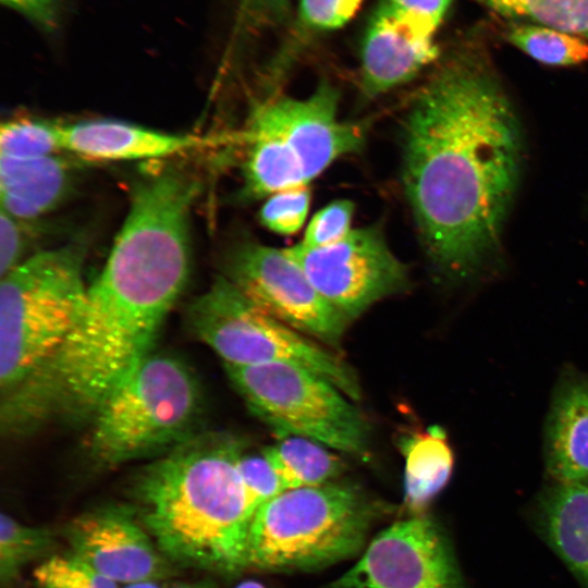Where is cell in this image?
Listing matches in <instances>:
<instances>
[{
  "label": "cell",
  "instance_id": "6da1fadb",
  "mask_svg": "<svg viewBox=\"0 0 588 588\" xmlns=\"http://www.w3.org/2000/svg\"><path fill=\"white\" fill-rule=\"evenodd\" d=\"M523 146L516 111L480 54L448 62L413 100L403 126V186L442 275L469 278L499 253Z\"/></svg>",
  "mask_w": 588,
  "mask_h": 588
},
{
  "label": "cell",
  "instance_id": "7a4b0ae2",
  "mask_svg": "<svg viewBox=\"0 0 588 588\" xmlns=\"http://www.w3.org/2000/svg\"><path fill=\"white\" fill-rule=\"evenodd\" d=\"M246 448L226 432H197L133 479L131 506L171 563L222 575L248 567L255 511L237 467Z\"/></svg>",
  "mask_w": 588,
  "mask_h": 588
},
{
  "label": "cell",
  "instance_id": "3957f363",
  "mask_svg": "<svg viewBox=\"0 0 588 588\" xmlns=\"http://www.w3.org/2000/svg\"><path fill=\"white\" fill-rule=\"evenodd\" d=\"M85 246L38 252L1 277L0 387L11 393L61 348L84 306Z\"/></svg>",
  "mask_w": 588,
  "mask_h": 588
},
{
  "label": "cell",
  "instance_id": "277c9868",
  "mask_svg": "<svg viewBox=\"0 0 588 588\" xmlns=\"http://www.w3.org/2000/svg\"><path fill=\"white\" fill-rule=\"evenodd\" d=\"M381 510L350 482L284 490L254 513L247 566L309 571L352 558L363 549Z\"/></svg>",
  "mask_w": 588,
  "mask_h": 588
},
{
  "label": "cell",
  "instance_id": "5b68a950",
  "mask_svg": "<svg viewBox=\"0 0 588 588\" xmlns=\"http://www.w3.org/2000/svg\"><path fill=\"white\" fill-rule=\"evenodd\" d=\"M200 413L193 370L175 356L150 353L94 413L88 457L106 469L159 456L197 433Z\"/></svg>",
  "mask_w": 588,
  "mask_h": 588
},
{
  "label": "cell",
  "instance_id": "8992f818",
  "mask_svg": "<svg viewBox=\"0 0 588 588\" xmlns=\"http://www.w3.org/2000/svg\"><path fill=\"white\" fill-rule=\"evenodd\" d=\"M185 322L224 365H299L331 381L354 402L360 399L357 376L338 353L272 317L222 274L191 302Z\"/></svg>",
  "mask_w": 588,
  "mask_h": 588
},
{
  "label": "cell",
  "instance_id": "52a82bcc",
  "mask_svg": "<svg viewBox=\"0 0 588 588\" xmlns=\"http://www.w3.org/2000/svg\"><path fill=\"white\" fill-rule=\"evenodd\" d=\"M229 380L250 412L278 437L298 436L366 457L370 427L346 394L299 365H224Z\"/></svg>",
  "mask_w": 588,
  "mask_h": 588
},
{
  "label": "cell",
  "instance_id": "ba28073f",
  "mask_svg": "<svg viewBox=\"0 0 588 588\" xmlns=\"http://www.w3.org/2000/svg\"><path fill=\"white\" fill-rule=\"evenodd\" d=\"M339 93L321 83L304 99L279 97L259 106L244 137L264 142L302 180L309 181L365 143V127L338 117Z\"/></svg>",
  "mask_w": 588,
  "mask_h": 588
},
{
  "label": "cell",
  "instance_id": "9c48e42d",
  "mask_svg": "<svg viewBox=\"0 0 588 588\" xmlns=\"http://www.w3.org/2000/svg\"><path fill=\"white\" fill-rule=\"evenodd\" d=\"M286 250L316 291L348 321L408 283L406 267L375 225L352 229L341 241L324 247L298 243Z\"/></svg>",
  "mask_w": 588,
  "mask_h": 588
},
{
  "label": "cell",
  "instance_id": "30bf717a",
  "mask_svg": "<svg viewBox=\"0 0 588 588\" xmlns=\"http://www.w3.org/2000/svg\"><path fill=\"white\" fill-rule=\"evenodd\" d=\"M223 269V277L272 317L327 346L340 343L350 321L316 291L286 248L241 243Z\"/></svg>",
  "mask_w": 588,
  "mask_h": 588
},
{
  "label": "cell",
  "instance_id": "8fae6325",
  "mask_svg": "<svg viewBox=\"0 0 588 588\" xmlns=\"http://www.w3.org/2000/svg\"><path fill=\"white\" fill-rule=\"evenodd\" d=\"M330 588H463L443 535L413 515L379 532Z\"/></svg>",
  "mask_w": 588,
  "mask_h": 588
},
{
  "label": "cell",
  "instance_id": "7c38bea8",
  "mask_svg": "<svg viewBox=\"0 0 588 588\" xmlns=\"http://www.w3.org/2000/svg\"><path fill=\"white\" fill-rule=\"evenodd\" d=\"M69 552L119 585L160 580L172 572L131 505L79 514L64 528Z\"/></svg>",
  "mask_w": 588,
  "mask_h": 588
},
{
  "label": "cell",
  "instance_id": "4fadbf2b",
  "mask_svg": "<svg viewBox=\"0 0 588 588\" xmlns=\"http://www.w3.org/2000/svg\"><path fill=\"white\" fill-rule=\"evenodd\" d=\"M438 50L433 38L415 32L384 3L370 22L362 49V86L378 96L413 78Z\"/></svg>",
  "mask_w": 588,
  "mask_h": 588
},
{
  "label": "cell",
  "instance_id": "5bb4252c",
  "mask_svg": "<svg viewBox=\"0 0 588 588\" xmlns=\"http://www.w3.org/2000/svg\"><path fill=\"white\" fill-rule=\"evenodd\" d=\"M61 149L97 161L158 159L193 149L201 139L111 120L59 125Z\"/></svg>",
  "mask_w": 588,
  "mask_h": 588
},
{
  "label": "cell",
  "instance_id": "9a60e30c",
  "mask_svg": "<svg viewBox=\"0 0 588 588\" xmlns=\"http://www.w3.org/2000/svg\"><path fill=\"white\" fill-rule=\"evenodd\" d=\"M547 468L556 482L588 480V376L562 381L552 400L544 439Z\"/></svg>",
  "mask_w": 588,
  "mask_h": 588
},
{
  "label": "cell",
  "instance_id": "2e32d148",
  "mask_svg": "<svg viewBox=\"0 0 588 588\" xmlns=\"http://www.w3.org/2000/svg\"><path fill=\"white\" fill-rule=\"evenodd\" d=\"M70 167L57 156L0 157L1 209L16 219H36L54 208L70 187Z\"/></svg>",
  "mask_w": 588,
  "mask_h": 588
},
{
  "label": "cell",
  "instance_id": "e0dca14e",
  "mask_svg": "<svg viewBox=\"0 0 588 588\" xmlns=\"http://www.w3.org/2000/svg\"><path fill=\"white\" fill-rule=\"evenodd\" d=\"M541 520L549 543L588 585V486L556 482L546 493Z\"/></svg>",
  "mask_w": 588,
  "mask_h": 588
},
{
  "label": "cell",
  "instance_id": "ac0fdd59",
  "mask_svg": "<svg viewBox=\"0 0 588 588\" xmlns=\"http://www.w3.org/2000/svg\"><path fill=\"white\" fill-rule=\"evenodd\" d=\"M404 456V503L413 515H421L448 483L454 455L446 434L439 426L400 439Z\"/></svg>",
  "mask_w": 588,
  "mask_h": 588
},
{
  "label": "cell",
  "instance_id": "d6986e66",
  "mask_svg": "<svg viewBox=\"0 0 588 588\" xmlns=\"http://www.w3.org/2000/svg\"><path fill=\"white\" fill-rule=\"evenodd\" d=\"M262 453L285 490L334 481L345 469L344 461L330 448L298 436L278 437Z\"/></svg>",
  "mask_w": 588,
  "mask_h": 588
},
{
  "label": "cell",
  "instance_id": "ffe728a7",
  "mask_svg": "<svg viewBox=\"0 0 588 588\" xmlns=\"http://www.w3.org/2000/svg\"><path fill=\"white\" fill-rule=\"evenodd\" d=\"M53 544L52 532L44 527L24 525L11 515L0 517V583L10 587L23 567L42 556Z\"/></svg>",
  "mask_w": 588,
  "mask_h": 588
},
{
  "label": "cell",
  "instance_id": "44dd1931",
  "mask_svg": "<svg viewBox=\"0 0 588 588\" xmlns=\"http://www.w3.org/2000/svg\"><path fill=\"white\" fill-rule=\"evenodd\" d=\"M507 39L532 59L548 65H574L588 60V41L548 26L517 25Z\"/></svg>",
  "mask_w": 588,
  "mask_h": 588
},
{
  "label": "cell",
  "instance_id": "7402d4cb",
  "mask_svg": "<svg viewBox=\"0 0 588 588\" xmlns=\"http://www.w3.org/2000/svg\"><path fill=\"white\" fill-rule=\"evenodd\" d=\"M507 15L525 16L543 26L588 39V0H477Z\"/></svg>",
  "mask_w": 588,
  "mask_h": 588
},
{
  "label": "cell",
  "instance_id": "603a6c76",
  "mask_svg": "<svg viewBox=\"0 0 588 588\" xmlns=\"http://www.w3.org/2000/svg\"><path fill=\"white\" fill-rule=\"evenodd\" d=\"M61 150L59 124L22 118L1 125L0 157L34 159Z\"/></svg>",
  "mask_w": 588,
  "mask_h": 588
},
{
  "label": "cell",
  "instance_id": "cb8c5ba5",
  "mask_svg": "<svg viewBox=\"0 0 588 588\" xmlns=\"http://www.w3.org/2000/svg\"><path fill=\"white\" fill-rule=\"evenodd\" d=\"M309 204L307 185L283 189L268 196L259 212L260 220L270 231L293 234L303 226Z\"/></svg>",
  "mask_w": 588,
  "mask_h": 588
},
{
  "label": "cell",
  "instance_id": "d4e9b609",
  "mask_svg": "<svg viewBox=\"0 0 588 588\" xmlns=\"http://www.w3.org/2000/svg\"><path fill=\"white\" fill-rule=\"evenodd\" d=\"M34 588H99L98 575L70 553L46 558L33 573Z\"/></svg>",
  "mask_w": 588,
  "mask_h": 588
},
{
  "label": "cell",
  "instance_id": "484cf974",
  "mask_svg": "<svg viewBox=\"0 0 588 588\" xmlns=\"http://www.w3.org/2000/svg\"><path fill=\"white\" fill-rule=\"evenodd\" d=\"M354 204L339 199L328 204L309 221L301 244L309 248L324 247L345 237L351 231Z\"/></svg>",
  "mask_w": 588,
  "mask_h": 588
},
{
  "label": "cell",
  "instance_id": "4316f807",
  "mask_svg": "<svg viewBox=\"0 0 588 588\" xmlns=\"http://www.w3.org/2000/svg\"><path fill=\"white\" fill-rule=\"evenodd\" d=\"M238 471L249 504L256 510L285 489L262 451L250 453L247 448L238 458Z\"/></svg>",
  "mask_w": 588,
  "mask_h": 588
},
{
  "label": "cell",
  "instance_id": "83f0119b",
  "mask_svg": "<svg viewBox=\"0 0 588 588\" xmlns=\"http://www.w3.org/2000/svg\"><path fill=\"white\" fill-rule=\"evenodd\" d=\"M384 4L415 32L433 38L450 0H385Z\"/></svg>",
  "mask_w": 588,
  "mask_h": 588
},
{
  "label": "cell",
  "instance_id": "f1b7e54d",
  "mask_svg": "<svg viewBox=\"0 0 588 588\" xmlns=\"http://www.w3.org/2000/svg\"><path fill=\"white\" fill-rule=\"evenodd\" d=\"M362 0H301L303 22L315 29H335L355 13Z\"/></svg>",
  "mask_w": 588,
  "mask_h": 588
},
{
  "label": "cell",
  "instance_id": "f546056e",
  "mask_svg": "<svg viewBox=\"0 0 588 588\" xmlns=\"http://www.w3.org/2000/svg\"><path fill=\"white\" fill-rule=\"evenodd\" d=\"M289 0H237L234 30H257L279 21L286 12Z\"/></svg>",
  "mask_w": 588,
  "mask_h": 588
},
{
  "label": "cell",
  "instance_id": "4dcf8cb0",
  "mask_svg": "<svg viewBox=\"0 0 588 588\" xmlns=\"http://www.w3.org/2000/svg\"><path fill=\"white\" fill-rule=\"evenodd\" d=\"M3 209L0 210V274L5 275L24 258L26 236L23 223Z\"/></svg>",
  "mask_w": 588,
  "mask_h": 588
},
{
  "label": "cell",
  "instance_id": "1f68e13d",
  "mask_svg": "<svg viewBox=\"0 0 588 588\" xmlns=\"http://www.w3.org/2000/svg\"><path fill=\"white\" fill-rule=\"evenodd\" d=\"M1 2L46 32H52L59 25L61 0H1Z\"/></svg>",
  "mask_w": 588,
  "mask_h": 588
},
{
  "label": "cell",
  "instance_id": "d6a6232c",
  "mask_svg": "<svg viewBox=\"0 0 588 588\" xmlns=\"http://www.w3.org/2000/svg\"><path fill=\"white\" fill-rule=\"evenodd\" d=\"M120 588H162L158 580H144L121 585Z\"/></svg>",
  "mask_w": 588,
  "mask_h": 588
},
{
  "label": "cell",
  "instance_id": "836d02e7",
  "mask_svg": "<svg viewBox=\"0 0 588 588\" xmlns=\"http://www.w3.org/2000/svg\"><path fill=\"white\" fill-rule=\"evenodd\" d=\"M169 588H217L213 584L208 581H196V583H181L173 585Z\"/></svg>",
  "mask_w": 588,
  "mask_h": 588
},
{
  "label": "cell",
  "instance_id": "e575fe53",
  "mask_svg": "<svg viewBox=\"0 0 588 588\" xmlns=\"http://www.w3.org/2000/svg\"><path fill=\"white\" fill-rule=\"evenodd\" d=\"M234 588H267L264 584L256 580H244L237 584Z\"/></svg>",
  "mask_w": 588,
  "mask_h": 588
},
{
  "label": "cell",
  "instance_id": "d590c367",
  "mask_svg": "<svg viewBox=\"0 0 588 588\" xmlns=\"http://www.w3.org/2000/svg\"><path fill=\"white\" fill-rule=\"evenodd\" d=\"M587 486H588V480L586 481Z\"/></svg>",
  "mask_w": 588,
  "mask_h": 588
}]
</instances>
